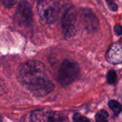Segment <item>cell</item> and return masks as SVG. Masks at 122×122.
<instances>
[{
    "label": "cell",
    "mask_w": 122,
    "mask_h": 122,
    "mask_svg": "<svg viewBox=\"0 0 122 122\" xmlns=\"http://www.w3.org/2000/svg\"><path fill=\"white\" fill-rule=\"evenodd\" d=\"M107 60L114 64H120L122 61V51L121 44L119 43H114L109 49L107 56Z\"/></svg>",
    "instance_id": "obj_8"
},
{
    "label": "cell",
    "mask_w": 122,
    "mask_h": 122,
    "mask_svg": "<svg viewBox=\"0 0 122 122\" xmlns=\"http://www.w3.org/2000/svg\"><path fill=\"white\" fill-rule=\"evenodd\" d=\"M108 118H109V113L105 110H101L96 114L95 117L96 121L98 122H106L107 121Z\"/></svg>",
    "instance_id": "obj_10"
},
{
    "label": "cell",
    "mask_w": 122,
    "mask_h": 122,
    "mask_svg": "<svg viewBox=\"0 0 122 122\" xmlns=\"http://www.w3.org/2000/svg\"><path fill=\"white\" fill-rule=\"evenodd\" d=\"M37 11L41 20L46 24H54L60 11L59 0H39Z\"/></svg>",
    "instance_id": "obj_2"
},
{
    "label": "cell",
    "mask_w": 122,
    "mask_h": 122,
    "mask_svg": "<svg viewBox=\"0 0 122 122\" xmlns=\"http://www.w3.org/2000/svg\"><path fill=\"white\" fill-rule=\"evenodd\" d=\"M80 68L79 64L71 59H64L58 71V82L63 86H67L72 84L79 76Z\"/></svg>",
    "instance_id": "obj_3"
},
{
    "label": "cell",
    "mask_w": 122,
    "mask_h": 122,
    "mask_svg": "<svg viewBox=\"0 0 122 122\" xmlns=\"http://www.w3.org/2000/svg\"><path fill=\"white\" fill-rule=\"evenodd\" d=\"M14 21L20 27L27 28L30 26L32 22V10L30 4L27 1L22 0L19 3Z\"/></svg>",
    "instance_id": "obj_5"
},
{
    "label": "cell",
    "mask_w": 122,
    "mask_h": 122,
    "mask_svg": "<svg viewBox=\"0 0 122 122\" xmlns=\"http://www.w3.org/2000/svg\"><path fill=\"white\" fill-rule=\"evenodd\" d=\"M73 120L74 122H89V121L86 117H84V116H82V115H81L80 114H78V113H76V114H74V116H73Z\"/></svg>",
    "instance_id": "obj_12"
},
{
    "label": "cell",
    "mask_w": 122,
    "mask_h": 122,
    "mask_svg": "<svg viewBox=\"0 0 122 122\" xmlns=\"http://www.w3.org/2000/svg\"><path fill=\"white\" fill-rule=\"evenodd\" d=\"M20 83L36 97H44L54 89L47 69L39 60H29L22 64L18 71Z\"/></svg>",
    "instance_id": "obj_1"
},
{
    "label": "cell",
    "mask_w": 122,
    "mask_h": 122,
    "mask_svg": "<svg viewBox=\"0 0 122 122\" xmlns=\"http://www.w3.org/2000/svg\"><path fill=\"white\" fill-rule=\"evenodd\" d=\"M1 89H2V85H1V83L0 81V91H1Z\"/></svg>",
    "instance_id": "obj_16"
},
{
    "label": "cell",
    "mask_w": 122,
    "mask_h": 122,
    "mask_svg": "<svg viewBox=\"0 0 122 122\" xmlns=\"http://www.w3.org/2000/svg\"><path fill=\"white\" fill-rule=\"evenodd\" d=\"M31 120L32 122H61L65 118L61 114L46 110H36L31 114Z\"/></svg>",
    "instance_id": "obj_6"
},
{
    "label": "cell",
    "mask_w": 122,
    "mask_h": 122,
    "mask_svg": "<svg viewBox=\"0 0 122 122\" xmlns=\"http://www.w3.org/2000/svg\"><path fill=\"white\" fill-rule=\"evenodd\" d=\"M0 1L7 8H11L16 2V0H0Z\"/></svg>",
    "instance_id": "obj_13"
},
{
    "label": "cell",
    "mask_w": 122,
    "mask_h": 122,
    "mask_svg": "<svg viewBox=\"0 0 122 122\" xmlns=\"http://www.w3.org/2000/svg\"><path fill=\"white\" fill-rule=\"evenodd\" d=\"M81 19L85 29L90 31H97L99 29V20L95 14L89 8H84L81 10Z\"/></svg>",
    "instance_id": "obj_7"
},
{
    "label": "cell",
    "mask_w": 122,
    "mask_h": 122,
    "mask_svg": "<svg viewBox=\"0 0 122 122\" xmlns=\"http://www.w3.org/2000/svg\"><path fill=\"white\" fill-rule=\"evenodd\" d=\"M107 4L111 10H112V11L117 10V5L114 3V0H107Z\"/></svg>",
    "instance_id": "obj_14"
},
{
    "label": "cell",
    "mask_w": 122,
    "mask_h": 122,
    "mask_svg": "<svg viewBox=\"0 0 122 122\" xmlns=\"http://www.w3.org/2000/svg\"><path fill=\"white\" fill-rule=\"evenodd\" d=\"M107 79L108 84H115L116 81H117V73L114 70H110L108 72V74H107Z\"/></svg>",
    "instance_id": "obj_11"
},
{
    "label": "cell",
    "mask_w": 122,
    "mask_h": 122,
    "mask_svg": "<svg viewBox=\"0 0 122 122\" xmlns=\"http://www.w3.org/2000/svg\"><path fill=\"white\" fill-rule=\"evenodd\" d=\"M114 31H115V34L118 36H121L122 35V26L120 24H117L114 27Z\"/></svg>",
    "instance_id": "obj_15"
},
{
    "label": "cell",
    "mask_w": 122,
    "mask_h": 122,
    "mask_svg": "<svg viewBox=\"0 0 122 122\" xmlns=\"http://www.w3.org/2000/svg\"><path fill=\"white\" fill-rule=\"evenodd\" d=\"M109 107L115 115H118L122 111L121 104L116 100H110L109 102Z\"/></svg>",
    "instance_id": "obj_9"
},
{
    "label": "cell",
    "mask_w": 122,
    "mask_h": 122,
    "mask_svg": "<svg viewBox=\"0 0 122 122\" xmlns=\"http://www.w3.org/2000/svg\"><path fill=\"white\" fill-rule=\"evenodd\" d=\"M61 27L64 36L67 38L74 36L78 31L77 14L73 6L68 7L64 12L61 19Z\"/></svg>",
    "instance_id": "obj_4"
}]
</instances>
